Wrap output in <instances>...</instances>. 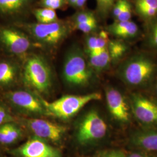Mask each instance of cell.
<instances>
[{"label":"cell","instance_id":"obj_31","mask_svg":"<svg viewBox=\"0 0 157 157\" xmlns=\"http://www.w3.org/2000/svg\"><path fill=\"white\" fill-rule=\"evenodd\" d=\"M137 13L141 17L144 18H152L157 14V7L147 8L137 11Z\"/></svg>","mask_w":157,"mask_h":157},{"label":"cell","instance_id":"obj_9","mask_svg":"<svg viewBox=\"0 0 157 157\" xmlns=\"http://www.w3.org/2000/svg\"><path fill=\"white\" fill-rule=\"evenodd\" d=\"M6 97L15 107L23 111L34 115H47L39 96L36 97L27 91L17 90L8 93Z\"/></svg>","mask_w":157,"mask_h":157},{"label":"cell","instance_id":"obj_13","mask_svg":"<svg viewBox=\"0 0 157 157\" xmlns=\"http://www.w3.org/2000/svg\"><path fill=\"white\" fill-rule=\"evenodd\" d=\"M133 146L151 151H157V129L139 132L130 139Z\"/></svg>","mask_w":157,"mask_h":157},{"label":"cell","instance_id":"obj_24","mask_svg":"<svg viewBox=\"0 0 157 157\" xmlns=\"http://www.w3.org/2000/svg\"><path fill=\"white\" fill-rule=\"evenodd\" d=\"M94 14L89 11L80 12L78 13H76L73 17V21L75 25L79 24V23H83L87 22L88 21H90L92 19H95Z\"/></svg>","mask_w":157,"mask_h":157},{"label":"cell","instance_id":"obj_22","mask_svg":"<svg viewBox=\"0 0 157 157\" xmlns=\"http://www.w3.org/2000/svg\"><path fill=\"white\" fill-rule=\"evenodd\" d=\"M147 38L149 45L157 48V19L150 23L148 30Z\"/></svg>","mask_w":157,"mask_h":157},{"label":"cell","instance_id":"obj_35","mask_svg":"<svg viewBox=\"0 0 157 157\" xmlns=\"http://www.w3.org/2000/svg\"><path fill=\"white\" fill-rule=\"evenodd\" d=\"M86 1H87V0H78L76 6L78 7V8L82 7L85 5Z\"/></svg>","mask_w":157,"mask_h":157},{"label":"cell","instance_id":"obj_5","mask_svg":"<svg viewBox=\"0 0 157 157\" xmlns=\"http://www.w3.org/2000/svg\"><path fill=\"white\" fill-rule=\"evenodd\" d=\"M107 133V125L99 113L91 110L85 114L79 122L76 138L80 144L86 145L103 139Z\"/></svg>","mask_w":157,"mask_h":157},{"label":"cell","instance_id":"obj_6","mask_svg":"<svg viewBox=\"0 0 157 157\" xmlns=\"http://www.w3.org/2000/svg\"><path fill=\"white\" fill-rule=\"evenodd\" d=\"M26 28L36 39L48 45L58 44L67 36L68 32L66 25L58 21L47 24H30Z\"/></svg>","mask_w":157,"mask_h":157},{"label":"cell","instance_id":"obj_33","mask_svg":"<svg viewBox=\"0 0 157 157\" xmlns=\"http://www.w3.org/2000/svg\"><path fill=\"white\" fill-rule=\"evenodd\" d=\"M127 157H149L147 156L145 154L141 153V152H135L130 154Z\"/></svg>","mask_w":157,"mask_h":157},{"label":"cell","instance_id":"obj_7","mask_svg":"<svg viewBox=\"0 0 157 157\" xmlns=\"http://www.w3.org/2000/svg\"><path fill=\"white\" fill-rule=\"evenodd\" d=\"M26 125L36 137L52 142L61 140L67 131L65 126L42 119H29Z\"/></svg>","mask_w":157,"mask_h":157},{"label":"cell","instance_id":"obj_20","mask_svg":"<svg viewBox=\"0 0 157 157\" xmlns=\"http://www.w3.org/2000/svg\"><path fill=\"white\" fill-rule=\"evenodd\" d=\"M34 15L39 23L47 24L58 21V17L55 10L48 8L37 9L34 11Z\"/></svg>","mask_w":157,"mask_h":157},{"label":"cell","instance_id":"obj_30","mask_svg":"<svg viewBox=\"0 0 157 157\" xmlns=\"http://www.w3.org/2000/svg\"><path fill=\"white\" fill-rule=\"evenodd\" d=\"M98 157H127L124 152L117 150H109L100 152Z\"/></svg>","mask_w":157,"mask_h":157},{"label":"cell","instance_id":"obj_21","mask_svg":"<svg viewBox=\"0 0 157 157\" xmlns=\"http://www.w3.org/2000/svg\"><path fill=\"white\" fill-rule=\"evenodd\" d=\"M96 2L99 14L102 17H105L112 11L115 0H96Z\"/></svg>","mask_w":157,"mask_h":157},{"label":"cell","instance_id":"obj_11","mask_svg":"<svg viewBox=\"0 0 157 157\" xmlns=\"http://www.w3.org/2000/svg\"><path fill=\"white\" fill-rule=\"evenodd\" d=\"M108 109L112 117L122 123L130 122L129 107L123 95L117 90L109 88L106 92Z\"/></svg>","mask_w":157,"mask_h":157},{"label":"cell","instance_id":"obj_14","mask_svg":"<svg viewBox=\"0 0 157 157\" xmlns=\"http://www.w3.org/2000/svg\"><path fill=\"white\" fill-rule=\"evenodd\" d=\"M109 33L121 39H132L139 33V28L135 22L117 21L108 27Z\"/></svg>","mask_w":157,"mask_h":157},{"label":"cell","instance_id":"obj_27","mask_svg":"<svg viewBox=\"0 0 157 157\" xmlns=\"http://www.w3.org/2000/svg\"><path fill=\"white\" fill-rule=\"evenodd\" d=\"M132 17V6L130 4L125 0L124 8L120 15L117 18V21H129Z\"/></svg>","mask_w":157,"mask_h":157},{"label":"cell","instance_id":"obj_18","mask_svg":"<svg viewBox=\"0 0 157 157\" xmlns=\"http://www.w3.org/2000/svg\"><path fill=\"white\" fill-rule=\"evenodd\" d=\"M15 67L8 62L0 63V84H8L12 83L16 77Z\"/></svg>","mask_w":157,"mask_h":157},{"label":"cell","instance_id":"obj_2","mask_svg":"<svg viewBox=\"0 0 157 157\" xmlns=\"http://www.w3.org/2000/svg\"><path fill=\"white\" fill-rule=\"evenodd\" d=\"M155 62L148 56H136L124 63L120 75L126 84L139 87L147 83L155 72Z\"/></svg>","mask_w":157,"mask_h":157},{"label":"cell","instance_id":"obj_1","mask_svg":"<svg viewBox=\"0 0 157 157\" xmlns=\"http://www.w3.org/2000/svg\"><path fill=\"white\" fill-rule=\"evenodd\" d=\"M101 98L102 95L100 93L94 92L86 95H64L52 102L45 100L41 97H40V99L45 108L47 115L67 119L76 115L89 102L100 100Z\"/></svg>","mask_w":157,"mask_h":157},{"label":"cell","instance_id":"obj_16","mask_svg":"<svg viewBox=\"0 0 157 157\" xmlns=\"http://www.w3.org/2000/svg\"><path fill=\"white\" fill-rule=\"evenodd\" d=\"M30 0H0V11L13 13L21 11L29 6Z\"/></svg>","mask_w":157,"mask_h":157},{"label":"cell","instance_id":"obj_36","mask_svg":"<svg viewBox=\"0 0 157 157\" xmlns=\"http://www.w3.org/2000/svg\"><path fill=\"white\" fill-rule=\"evenodd\" d=\"M77 1L78 0H67L69 4L71 6H76V3H77Z\"/></svg>","mask_w":157,"mask_h":157},{"label":"cell","instance_id":"obj_25","mask_svg":"<svg viewBox=\"0 0 157 157\" xmlns=\"http://www.w3.org/2000/svg\"><path fill=\"white\" fill-rule=\"evenodd\" d=\"M65 4V0H41L40 1V4L42 6L52 10L61 8Z\"/></svg>","mask_w":157,"mask_h":157},{"label":"cell","instance_id":"obj_23","mask_svg":"<svg viewBox=\"0 0 157 157\" xmlns=\"http://www.w3.org/2000/svg\"><path fill=\"white\" fill-rule=\"evenodd\" d=\"M75 28L84 33H89L97 28V22L95 18L87 22L75 25Z\"/></svg>","mask_w":157,"mask_h":157},{"label":"cell","instance_id":"obj_15","mask_svg":"<svg viewBox=\"0 0 157 157\" xmlns=\"http://www.w3.org/2000/svg\"><path fill=\"white\" fill-rule=\"evenodd\" d=\"M21 136V129L12 122L0 126V143L1 144H12L18 140Z\"/></svg>","mask_w":157,"mask_h":157},{"label":"cell","instance_id":"obj_10","mask_svg":"<svg viewBox=\"0 0 157 157\" xmlns=\"http://www.w3.org/2000/svg\"><path fill=\"white\" fill-rule=\"evenodd\" d=\"M133 113L141 123L157 124V104L143 95L134 94L131 97Z\"/></svg>","mask_w":157,"mask_h":157},{"label":"cell","instance_id":"obj_37","mask_svg":"<svg viewBox=\"0 0 157 157\" xmlns=\"http://www.w3.org/2000/svg\"><path fill=\"white\" fill-rule=\"evenodd\" d=\"M156 91H157V84H156Z\"/></svg>","mask_w":157,"mask_h":157},{"label":"cell","instance_id":"obj_32","mask_svg":"<svg viewBox=\"0 0 157 157\" xmlns=\"http://www.w3.org/2000/svg\"><path fill=\"white\" fill-rule=\"evenodd\" d=\"M125 0H117L112 8V14L115 18H117L122 11Z\"/></svg>","mask_w":157,"mask_h":157},{"label":"cell","instance_id":"obj_19","mask_svg":"<svg viewBox=\"0 0 157 157\" xmlns=\"http://www.w3.org/2000/svg\"><path fill=\"white\" fill-rule=\"evenodd\" d=\"M107 49L111 59L117 61L124 56L127 51V45L124 42L119 40H109Z\"/></svg>","mask_w":157,"mask_h":157},{"label":"cell","instance_id":"obj_28","mask_svg":"<svg viewBox=\"0 0 157 157\" xmlns=\"http://www.w3.org/2000/svg\"><path fill=\"white\" fill-rule=\"evenodd\" d=\"M86 46L89 54H97L101 51L97 49V36H90L88 37L86 39Z\"/></svg>","mask_w":157,"mask_h":157},{"label":"cell","instance_id":"obj_17","mask_svg":"<svg viewBox=\"0 0 157 157\" xmlns=\"http://www.w3.org/2000/svg\"><path fill=\"white\" fill-rule=\"evenodd\" d=\"M89 54L90 66L96 70L100 71L105 68L111 60L107 48L101 51L99 53Z\"/></svg>","mask_w":157,"mask_h":157},{"label":"cell","instance_id":"obj_4","mask_svg":"<svg viewBox=\"0 0 157 157\" xmlns=\"http://www.w3.org/2000/svg\"><path fill=\"white\" fill-rule=\"evenodd\" d=\"M63 75L67 83L74 86H84L89 83L92 72L80 50H73L68 54L64 63Z\"/></svg>","mask_w":157,"mask_h":157},{"label":"cell","instance_id":"obj_29","mask_svg":"<svg viewBox=\"0 0 157 157\" xmlns=\"http://www.w3.org/2000/svg\"><path fill=\"white\" fill-rule=\"evenodd\" d=\"M136 11L150 7H157V0H136Z\"/></svg>","mask_w":157,"mask_h":157},{"label":"cell","instance_id":"obj_8","mask_svg":"<svg viewBox=\"0 0 157 157\" xmlns=\"http://www.w3.org/2000/svg\"><path fill=\"white\" fill-rule=\"evenodd\" d=\"M19 157H63L58 149L37 137L32 138L13 151Z\"/></svg>","mask_w":157,"mask_h":157},{"label":"cell","instance_id":"obj_3","mask_svg":"<svg viewBox=\"0 0 157 157\" xmlns=\"http://www.w3.org/2000/svg\"><path fill=\"white\" fill-rule=\"evenodd\" d=\"M23 80L25 84L37 93H45L50 89V69L42 57L33 56L29 58L23 68Z\"/></svg>","mask_w":157,"mask_h":157},{"label":"cell","instance_id":"obj_34","mask_svg":"<svg viewBox=\"0 0 157 157\" xmlns=\"http://www.w3.org/2000/svg\"><path fill=\"white\" fill-rule=\"evenodd\" d=\"M98 36H100L101 38H103L104 39L109 40L108 39V34L107 32L105 31H101L98 34Z\"/></svg>","mask_w":157,"mask_h":157},{"label":"cell","instance_id":"obj_26","mask_svg":"<svg viewBox=\"0 0 157 157\" xmlns=\"http://www.w3.org/2000/svg\"><path fill=\"white\" fill-rule=\"evenodd\" d=\"M14 118L6 106L0 102V126L4 124L12 122Z\"/></svg>","mask_w":157,"mask_h":157},{"label":"cell","instance_id":"obj_12","mask_svg":"<svg viewBox=\"0 0 157 157\" xmlns=\"http://www.w3.org/2000/svg\"><path fill=\"white\" fill-rule=\"evenodd\" d=\"M0 40L11 52L19 56L26 53L31 45L25 34L12 29H1Z\"/></svg>","mask_w":157,"mask_h":157}]
</instances>
